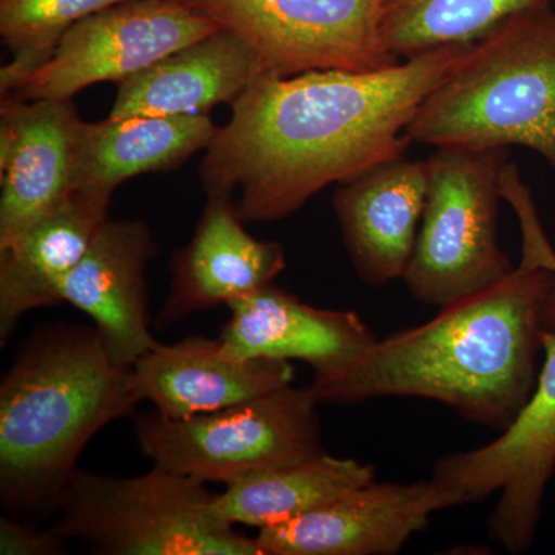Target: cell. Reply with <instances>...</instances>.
Wrapping results in <instances>:
<instances>
[{
  "label": "cell",
  "mask_w": 555,
  "mask_h": 555,
  "mask_svg": "<svg viewBox=\"0 0 555 555\" xmlns=\"http://www.w3.org/2000/svg\"><path fill=\"white\" fill-rule=\"evenodd\" d=\"M219 28L196 0H127L69 28L50 60L9 96L69 101L94 83L118 86Z\"/></svg>",
  "instance_id": "cell-10"
},
{
  "label": "cell",
  "mask_w": 555,
  "mask_h": 555,
  "mask_svg": "<svg viewBox=\"0 0 555 555\" xmlns=\"http://www.w3.org/2000/svg\"><path fill=\"white\" fill-rule=\"evenodd\" d=\"M112 201L73 192L65 203L0 250V343L30 310L60 305L65 281L79 264Z\"/></svg>",
  "instance_id": "cell-19"
},
{
  "label": "cell",
  "mask_w": 555,
  "mask_h": 555,
  "mask_svg": "<svg viewBox=\"0 0 555 555\" xmlns=\"http://www.w3.org/2000/svg\"><path fill=\"white\" fill-rule=\"evenodd\" d=\"M219 27L255 50L268 75L366 72L401 60L386 49V0H196Z\"/></svg>",
  "instance_id": "cell-9"
},
{
  "label": "cell",
  "mask_w": 555,
  "mask_h": 555,
  "mask_svg": "<svg viewBox=\"0 0 555 555\" xmlns=\"http://www.w3.org/2000/svg\"><path fill=\"white\" fill-rule=\"evenodd\" d=\"M426 163L425 211L403 281L416 301L444 308L514 270L496 240L509 149L438 147Z\"/></svg>",
  "instance_id": "cell-6"
},
{
  "label": "cell",
  "mask_w": 555,
  "mask_h": 555,
  "mask_svg": "<svg viewBox=\"0 0 555 555\" xmlns=\"http://www.w3.org/2000/svg\"><path fill=\"white\" fill-rule=\"evenodd\" d=\"M555 0H386L382 38L398 60L448 46L474 43L524 11Z\"/></svg>",
  "instance_id": "cell-22"
},
{
  "label": "cell",
  "mask_w": 555,
  "mask_h": 555,
  "mask_svg": "<svg viewBox=\"0 0 555 555\" xmlns=\"http://www.w3.org/2000/svg\"><path fill=\"white\" fill-rule=\"evenodd\" d=\"M228 308L232 315L219 339L229 353L305 361L315 383L341 377L377 343L356 312L313 308L273 284Z\"/></svg>",
  "instance_id": "cell-13"
},
{
  "label": "cell",
  "mask_w": 555,
  "mask_h": 555,
  "mask_svg": "<svg viewBox=\"0 0 555 555\" xmlns=\"http://www.w3.org/2000/svg\"><path fill=\"white\" fill-rule=\"evenodd\" d=\"M318 404L310 386L287 385L189 418H164L153 412L139 416L134 429L142 454L155 466L204 483L225 485L323 454Z\"/></svg>",
  "instance_id": "cell-7"
},
{
  "label": "cell",
  "mask_w": 555,
  "mask_h": 555,
  "mask_svg": "<svg viewBox=\"0 0 555 555\" xmlns=\"http://www.w3.org/2000/svg\"><path fill=\"white\" fill-rule=\"evenodd\" d=\"M542 350L545 363L534 392L513 425L483 448L444 456L433 473L454 506L483 502L499 492L488 531L514 555L534 543L543 494L555 470L554 332H542Z\"/></svg>",
  "instance_id": "cell-8"
},
{
  "label": "cell",
  "mask_w": 555,
  "mask_h": 555,
  "mask_svg": "<svg viewBox=\"0 0 555 555\" xmlns=\"http://www.w3.org/2000/svg\"><path fill=\"white\" fill-rule=\"evenodd\" d=\"M215 496L198 478L159 466L130 478L76 467L53 528L107 555H261L255 537L219 517Z\"/></svg>",
  "instance_id": "cell-5"
},
{
  "label": "cell",
  "mask_w": 555,
  "mask_h": 555,
  "mask_svg": "<svg viewBox=\"0 0 555 555\" xmlns=\"http://www.w3.org/2000/svg\"><path fill=\"white\" fill-rule=\"evenodd\" d=\"M82 124L72 100L2 98L0 250L75 192Z\"/></svg>",
  "instance_id": "cell-12"
},
{
  "label": "cell",
  "mask_w": 555,
  "mask_h": 555,
  "mask_svg": "<svg viewBox=\"0 0 555 555\" xmlns=\"http://www.w3.org/2000/svg\"><path fill=\"white\" fill-rule=\"evenodd\" d=\"M218 130L210 115L83 120L75 192L112 201L116 189L129 179L178 169L201 150L206 152Z\"/></svg>",
  "instance_id": "cell-20"
},
{
  "label": "cell",
  "mask_w": 555,
  "mask_h": 555,
  "mask_svg": "<svg viewBox=\"0 0 555 555\" xmlns=\"http://www.w3.org/2000/svg\"><path fill=\"white\" fill-rule=\"evenodd\" d=\"M292 361L229 353L221 339L190 337L159 345L131 366L138 401H150L164 418L182 420L254 400L292 385Z\"/></svg>",
  "instance_id": "cell-16"
},
{
  "label": "cell",
  "mask_w": 555,
  "mask_h": 555,
  "mask_svg": "<svg viewBox=\"0 0 555 555\" xmlns=\"http://www.w3.org/2000/svg\"><path fill=\"white\" fill-rule=\"evenodd\" d=\"M155 240L141 221H105L62 291L93 321L116 364L131 367L159 345L149 328L147 280Z\"/></svg>",
  "instance_id": "cell-14"
},
{
  "label": "cell",
  "mask_w": 555,
  "mask_h": 555,
  "mask_svg": "<svg viewBox=\"0 0 555 555\" xmlns=\"http://www.w3.org/2000/svg\"><path fill=\"white\" fill-rule=\"evenodd\" d=\"M266 75L246 40L219 28L119 82L108 118L208 115Z\"/></svg>",
  "instance_id": "cell-18"
},
{
  "label": "cell",
  "mask_w": 555,
  "mask_h": 555,
  "mask_svg": "<svg viewBox=\"0 0 555 555\" xmlns=\"http://www.w3.org/2000/svg\"><path fill=\"white\" fill-rule=\"evenodd\" d=\"M375 480L374 466L323 452L294 465L270 467L225 483L215 511L233 526L269 528L306 516Z\"/></svg>",
  "instance_id": "cell-21"
},
{
  "label": "cell",
  "mask_w": 555,
  "mask_h": 555,
  "mask_svg": "<svg viewBox=\"0 0 555 555\" xmlns=\"http://www.w3.org/2000/svg\"><path fill=\"white\" fill-rule=\"evenodd\" d=\"M543 332L555 334V270H551L550 284H547L545 305L542 312Z\"/></svg>",
  "instance_id": "cell-25"
},
{
  "label": "cell",
  "mask_w": 555,
  "mask_h": 555,
  "mask_svg": "<svg viewBox=\"0 0 555 555\" xmlns=\"http://www.w3.org/2000/svg\"><path fill=\"white\" fill-rule=\"evenodd\" d=\"M139 403L131 367L109 358L96 328H39L0 385V495L13 513L56 507L83 449Z\"/></svg>",
  "instance_id": "cell-3"
},
{
  "label": "cell",
  "mask_w": 555,
  "mask_h": 555,
  "mask_svg": "<svg viewBox=\"0 0 555 555\" xmlns=\"http://www.w3.org/2000/svg\"><path fill=\"white\" fill-rule=\"evenodd\" d=\"M473 43L440 47L389 67L266 75L233 102L206 150V196L232 198L244 222H272L321 190L403 158L416 109Z\"/></svg>",
  "instance_id": "cell-1"
},
{
  "label": "cell",
  "mask_w": 555,
  "mask_h": 555,
  "mask_svg": "<svg viewBox=\"0 0 555 555\" xmlns=\"http://www.w3.org/2000/svg\"><path fill=\"white\" fill-rule=\"evenodd\" d=\"M127 0H0V36L11 61L0 68V94L9 96L50 60L69 28Z\"/></svg>",
  "instance_id": "cell-23"
},
{
  "label": "cell",
  "mask_w": 555,
  "mask_h": 555,
  "mask_svg": "<svg viewBox=\"0 0 555 555\" xmlns=\"http://www.w3.org/2000/svg\"><path fill=\"white\" fill-rule=\"evenodd\" d=\"M65 542L60 532L20 524L10 517L0 518V554L2 555H57L65 553Z\"/></svg>",
  "instance_id": "cell-24"
},
{
  "label": "cell",
  "mask_w": 555,
  "mask_h": 555,
  "mask_svg": "<svg viewBox=\"0 0 555 555\" xmlns=\"http://www.w3.org/2000/svg\"><path fill=\"white\" fill-rule=\"evenodd\" d=\"M426 160L398 158L338 184L334 195L343 241L363 283L403 280L425 211Z\"/></svg>",
  "instance_id": "cell-17"
},
{
  "label": "cell",
  "mask_w": 555,
  "mask_h": 555,
  "mask_svg": "<svg viewBox=\"0 0 555 555\" xmlns=\"http://www.w3.org/2000/svg\"><path fill=\"white\" fill-rule=\"evenodd\" d=\"M243 222L232 198L207 196L192 240L171 261L170 294L156 326L169 327L193 313L229 306L269 286L283 272V246L255 238Z\"/></svg>",
  "instance_id": "cell-15"
},
{
  "label": "cell",
  "mask_w": 555,
  "mask_h": 555,
  "mask_svg": "<svg viewBox=\"0 0 555 555\" xmlns=\"http://www.w3.org/2000/svg\"><path fill=\"white\" fill-rule=\"evenodd\" d=\"M429 147L532 150L555 171V11L511 17L473 43L406 129Z\"/></svg>",
  "instance_id": "cell-4"
},
{
  "label": "cell",
  "mask_w": 555,
  "mask_h": 555,
  "mask_svg": "<svg viewBox=\"0 0 555 555\" xmlns=\"http://www.w3.org/2000/svg\"><path fill=\"white\" fill-rule=\"evenodd\" d=\"M451 495L434 480L371 483L350 489L312 513L259 529L261 555H393Z\"/></svg>",
  "instance_id": "cell-11"
},
{
  "label": "cell",
  "mask_w": 555,
  "mask_h": 555,
  "mask_svg": "<svg viewBox=\"0 0 555 555\" xmlns=\"http://www.w3.org/2000/svg\"><path fill=\"white\" fill-rule=\"evenodd\" d=\"M551 270L521 258L494 286L440 308L422 326L377 339L345 375L313 382L310 389L328 404L426 398L503 433L539 378L535 360Z\"/></svg>",
  "instance_id": "cell-2"
}]
</instances>
